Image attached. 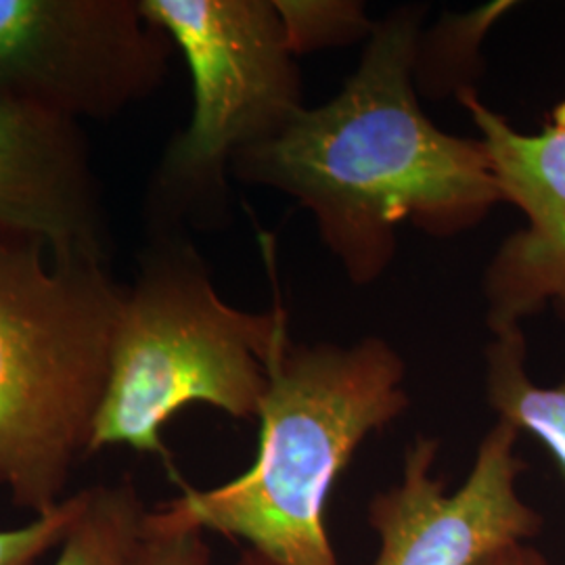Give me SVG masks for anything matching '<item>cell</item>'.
I'll return each instance as SVG.
<instances>
[{
  "instance_id": "1",
  "label": "cell",
  "mask_w": 565,
  "mask_h": 565,
  "mask_svg": "<svg viewBox=\"0 0 565 565\" xmlns=\"http://www.w3.org/2000/svg\"><path fill=\"white\" fill-rule=\"evenodd\" d=\"M419 41V11L373 25L338 97L303 107L231 162L239 181L298 200L356 285L384 275L404 223L455 237L503 202L484 142L452 137L425 116L415 90Z\"/></svg>"
},
{
  "instance_id": "2",
  "label": "cell",
  "mask_w": 565,
  "mask_h": 565,
  "mask_svg": "<svg viewBox=\"0 0 565 565\" xmlns=\"http://www.w3.org/2000/svg\"><path fill=\"white\" fill-rule=\"evenodd\" d=\"M406 364L380 338L289 342L268 364L258 455L226 484L182 482L163 507L184 524L243 541L279 565H340L324 513L364 440L408 408Z\"/></svg>"
},
{
  "instance_id": "3",
  "label": "cell",
  "mask_w": 565,
  "mask_h": 565,
  "mask_svg": "<svg viewBox=\"0 0 565 565\" xmlns=\"http://www.w3.org/2000/svg\"><path fill=\"white\" fill-rule=\"evenodd\" d=\"M289 342L279 300L266 312L224 302L181 233H153L121 294L88 457L126 446L160 457L179 476L163 445L168 422L195 403L258 419L268 364Z\"/></svg>"
},
{
  "instance_id": "4",
  "label": "cell",
  "mask_w": 565,
  "mask_h": 565,
  "mask_svg": "<svg viewBox=\"0 0 565 565\" xmlns=\"http://www.w3.org/2000/svg\"><path fill=\"white\" fill-rule=\"evenodd\" d=\"M121 294L107 264L0 233V488L34 518L88 457Z\"/></svg>"
},
{
  "instance_id": "5",
  "label": "cell",
  "mask_w": 565,
  "mask_h": 565,
  "mask_svg": "<svg viewBox=\"0 0 565 565\" xmlns=\"http://www.w3.org/2000/svg\"><path fill=\"white\" fill-rule=\"evenodd\" d=\"M182 53L193 114L163 153L149 191L151 233L218 224L233 158L268 141L303 109L302 78L275 0H139Z\"/></svg>"
},
{
  "instance_id": "6",
  "label": "cell",
  "mask_w": 565,
  "mask_h": 565,
  "mask_svg": "<svg viewBox=\"0 0 565 565\" xmlns=\"http://www.w3.org/2000/svg\"><path fill=\"white\" fill-rule=\"evenodd\" d=\"M172 49L139 0H0V88L78 124L153 95Z\"/></svg>"
},
{
  "instance_id": "7",
  "label": "cell",
  "mask_w": 565,
  "mask_h": 565,
  "mask_svg": "<svg viewBox=\"0 0 565 565\" xmlns=\"http://www.w3.org/2000/svg\"><path fill=\"white\" fill-rule=\"evenodd\" d=\"M520 434L501 419L492 425L455 492L434 473L438 440L417 436L401 482L369 501L366 520L380 539L373 565H478L503 546L536 539L545 520L518 490L525 469L515 455Z\"/></svg>"
},
{
  "instance_id": "8",
  "label": "cell",
  "mask_w": 565,
  "mask_h": 565,
  "mask_svg": "<svg viewBox=\"0 0 565 565\" xmlns=\"http://www.w3.org/2000/svg\"><path fill=\"white\" fill-rule=\"evenodd\" d=\"M457 97L482 135L503 202L525 218L486 268V321L490 333H501L565 300V102L539 135H524L476 90Z\"/></svg>"
},
{
  "instance_id": "9",
  "label": "cell",
  "mask_w": 565,
  "mask_h": 565,
  "mask_svg": "<svg viewBox=\"0 0 565 565\" xmlns=\"http://www.w3.org/2000/svg\"><path fill=\"white\" fill-rule=\"evenodd\" d=\"M0 233L53 260L109 263V228L81 124L0 88Z\"/></svg>"
},
{
  "instance_id": "10",
  "label": "cell",
  "mask_w": 565,
  "mask_h": 565,
  "mask_svg": "<svg viewBox=\"0 0 565 565\" xmlns=\"http://www.w3.org/2000/svg\"><path fill=\"white\" fill-rule=\"evenodd\" d=\"M486 401L501 422L541 440L565 473V380L559 385L532 382L522 327L492 333L486 348Z\"/></svg>"
},
{
  "instance_id": "11",
  "label": "cell",
  "mask_w": 565,
  "mask_h": 565,
  "mask_svg": "<svg viewBox=\"0 0 565 565\" xmlns=\"http://www.w3.org/2000/svg\"><path fill=\"white\" fill-rule=\"evenodd\" d=\"M78 520L61 541L53 565H130L147 507L132 480L84 488Z\"/></svg>"
},
{
  "instance_id": "12",
  "label": "cell",
  "mask_w": 565,
  "mask_h": 565,
  "mask_svg": "<svg viewBox=\"0 0 565 565\" xmlns=\"http://www.w3.org/2000/svg\"><path fill=\"white\" fill-rule=\"evenodd\" d=\"M130 565H212L203 530L177 520L166 507L147 511ZM237 565H279L256 548H243Z\"/></svg>"
},
{
  "instance_id": "13",
  "label": "cell",
  "mask_w": 565,
  "mask_h": 565,
  "mask_svg": "<svg viewBox=\"0 0 565 565\" xmlns=\"http://www.w3.org/2000/svg\"><path fill=\"white\" fill-rule=\"evenodd\" d=\"M296 53L343 44L371 34L361 4L354 2H277Z\"/></svg>"
},
{
  "instance_id": "14",
  "label": "cell",
  "mask_w": 565,
  "mask_h": 565,
  "mask_svg": "<svg viewBox=\"0 0 565 565\" xmlns=\"http://www.w3.org/2000/svg\"><path fill=\"white\" fill-rule=\"evenodd\" d=\"M86 492L70 494L49 513L18 527H0V565H36L61 545L70 527L78 520Z\"/></svg>"
},
{
  "instance_id": "15",
  "label": "cell",
  "mask_w": 565,
  "mask_h": 565,
  "mask_svg": "<svg viewBox=\"0 0 565 565\" xmlns=\"http://www.w3.org/2000/svg\"><path fill=\"white\" fill-rule=\"evenodd\" d=\"M478 565H557L553 564L546 557L543 551H539L536 546L530 543H513V545L503 546L499 551H494L492 555H488L484 562Z\"/></svg>"
},
{
  "instance_id": "16",
  "label": "cell",
  "mask_w": 565,
  "mask_h": 565,
  "mask_svg": "<svg viewBox=\"0 0 565 565\" xmlns=\"http://www.w3.org/2000/svg\"><path fill=\"white\" fill-rule=\"evenodd\" d=\"M551 308L555 310V315L559 317V321H562V323H564L565 327V300H559V302L553 303Z\"/></svg>"
}]
</instances>
